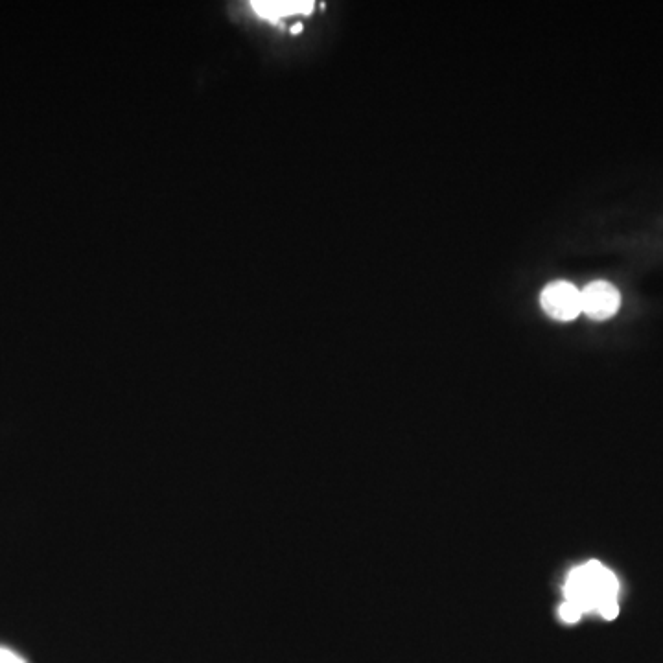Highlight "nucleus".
<instances>
[{
	"instance_id": "1",
	"label": "nucleus",
	"mask_w": 663,
	"mask_h": 663,
	"mask_svg": "<svg viewBox=\"0 0 663 663\" xmlns=\"http://www.w3.org/2000/svg\"><path fill=\"white\" fill-rule=\"evenodd\" d=\"M619 581L601 562L592 560L571 571L566 579V601L577 606L582 614L597 612L608 601H617Z\"/></svg>"
},
{
	"instance_id": "2",
	"label": "nucleus",
	"mask_w": 663,
	"mask_h": 663,
	"mask_svg": "<svg viewBox=\"0 0 663 663\" xmlns=\"http://www.w3.org/2000/svg\"><path fill=\"white\" fill-rule=\"evenodd\" d=\"M540 304L549 317L557 321H573L582 314L581 290L571 282L557 280L544 288Z\"/></svg>"
},
{
	"instance_id": "3",
	"label": "nucleus",
	"mask_w": 663,
	"mask_h": 663,
	"mask_svg": "<svg viewBox=\"0 0 663 663\" xmlns=\"http://www.w3.org/2000/svg\"><path fill=\"white\" fill-rule=\"evenodd\" d=\"M582 314L595 321H605L617 314L621 306V293L605 280H595L581 290Z\"/></svg>"
},
{
	"instance_id": "4",
	"label": "nucleus",
	"mask_w": 663,
	"mask_h": 663,
	"mask_svg": "<svg viewBox=\"0 0 663 663\" xmlns=\"http://www.w3.org/2000/svg\"><path fill=\"white\" fill-rule=\"evenodd\" d=\"M251 8L262 19L279 23L282 19L295 17V15H308L314 10V2L306 0H275V2H251Z\"/></svg>"
},
{
	"instance_id": "5",
	"label": "nucleus",
	"mask_w": 663,
	"mask_h": 663,
	"mask_svg": "<svg viewBox=\"0 0 663 663\" xmlns=\"http://www.w3.org/2000/svg\"><path fill=\"white\" fill-rule=\"evenodd\" d=\"M559 616L564 623H568V625H573V623H577V621H581L582 617V612L577 608L575 605H571V603H568V601H564V605L560 606L559 608Z\"/></svg>"
},
{
	"instance_id": "6",
	"label": "nucleus",
	"mask_w": 663,
	"mask_h": 663,
	"mask_svg": "<svg viewBox=\"0 0 663 663\" xmlns=\"http://www.w3.org/2000/svg\"><path fill=\"white\" fill-rule=\"evenodd\" d=\"M0 663H24L15 652L0 647Z\"/></svg>"
}]
</instances>
